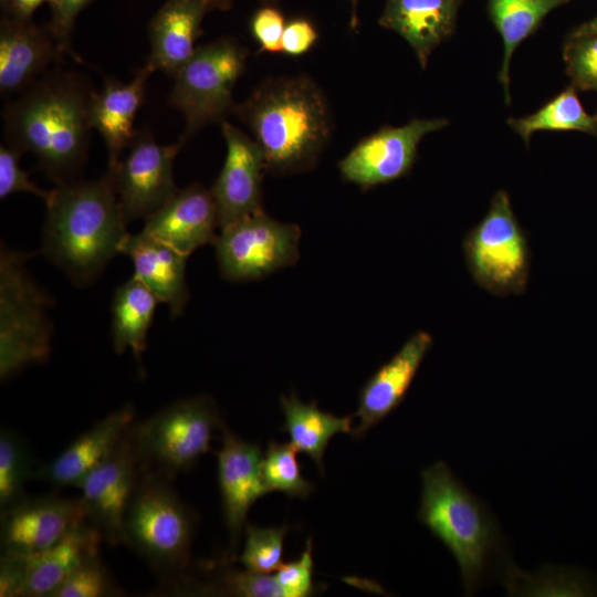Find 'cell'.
Masks as SVG:
<instances>
[{
    "label": "cell",
    "instance_id": "cell-1",
    "mask_svg": "<svg viewBox=\"0 0 597 597\" xmlns=\"http://www.w3.org/2000/svg\"><path fill=\"white\" fill-rule=\"evenodd\" d=\"M93 92L73 71L46 72L3 108L7 145L31 153L56 186L76 180L87 158Z\"/></svg>",
    "mask_w": 597,
    "mask_h": 597
},
{
    "label": "cell",
    "instance_id": "cell-2",
    "mask_svg": "<svg viewBox=\"0 0 597 597\" xmlns=\"http://www.w3.org/2000/svg\"><path fill=\"white\" fill-rule=\"evenodd\" d=\"M44 203L41 253L73 284L88 286L121 253L129 234L113 174L59 185Z\"/></svg>",
    "mask_w": 597,
    "mask_h": 597
},
{
    "label": "cell",
    "instance_id": "cell-3",
    "mask_svg": "<svg viewBox=\"0 0 597 597\" xmlns=\"http://www.w3.org/2000/svg\"><path fill=\"white\" fill-rule=\"evenodd\" d=\"M233 112L260 147L266 170L285 175L315 167L332 132L327 100L310 77H272Z\"/></svg>",
    "mask_w": 597,
    "mask_h": 597
},
{
    "label": "cell",
    "instance_id": "cell-4",
    "mask_svg": "<svg viewBox=\"0 0 597 597\" xmlns=\"http://www.w3.org/2000/svg\"><path fill=\"white\" fill-rule=\"evenodd\" d=\"M418 520L454 557L465 595L481 585L503 536L486 504L476 498L444 461L420 472Z\"/></svg>",
    "mask_w": 597,
    "mask_h": 597
},
{
    "label": "cell",
    "instance_id": "cell-5",
    "mask_svg": "<svg viewBox=\"0 0 597 597\" xmlns=\"http://www.w3.org/2000/svg\"><path fill=\"white\" fill-rule=\"evenodd\" d=\"M171 482L143 468L123 522V543L166 583L178 582L187 568L197 523Z\"/></svg>",
    "mask_w": 597,
    "mask_h": 597
},
{
    "label": "cell",
    "instance_id": "cell-6",
    "mask_svg": "<svg viewBox=\"0 0 597 597\" xmlns=\"http://www.w3.org/2000/svg\"><path fill=\"white\" fill-rule=\"evenodd\" d=\"M29 254L1 245L0 251V379L7 381L51 354L52 298L33 280Z\"/></svg>",
    "mask_w": 597,
    "mask_h": 597
},
{
    "label": "cell",
    "instance_id": "cell-7",
    "mask_svg": "<svg viewBox=\"0 0 597 597\" xmlns=\"http://www.w3.org/2000/svg\"><path fill=\"white\" fill-rule=\"evenodd\" d=\"M247 60V49L235 39L223 36L198 46L175 74L169 104L185 118L182 144L206 125L222 123L233 112V91Z\"/></svg>",
    "mask_w": 597,
    "mask_h": 597
},
{
    "label": "cell",
    "instance_id": "cell-8",
    "mask_svg": "<svg viewBox=\"0 0 597 597\" xmlns=\"http://www.w3.org/2000/svg\"><path fill=\"white\" fill-rule=\"evenodd\" d=\"M462 250L472 279L484 291L509 296L526 290L530 248L504 189L494 193L486 214L464 237Z\"/></svg>",
    "mask_w": 597,
    "mask_h": 597
},
{
    "label": "cell",
    "instance_id": "cell-9",
    "mask_svg": "<svg viewBox=\"0 0 597 597\" xmlns=\"http://www.w3.org/2000/svg\"><path fill=\"white\" fill-rule=\"evenodd\" d=\"M223 421L213 400L200 395L179 399L135 423V439L144 469L170 479L190 470L210 451Z\"/></svg>",
    "mask_w": 597,
    "mask_h": 597
},
{
    "label": "cell",
    "instance_id": "cell-10",
    "mask_svg": "<svg viewBox=\"0 0 597 597\" xmlns=\"http://www.w3.org/2000/svg\"><path fill=\"white\" fill-rule=\"evenodd\" d=\"M301 229L263 210L221 229L214 242L221 276L232 282L262 279L298 259Z\"/></svg>",
    "mask_w": 597,
    "mask_h": 597
},
{
    "label": "cell",
    "instance_id": "cell-11",
    "mask_svg": "<svg viewBox=\"0 0 597 597\" xmlns=\"http://www.w3.org/2000/svg\"><path fill=\"white\" fill-rule=\"evenodd\" d=\"M135 423L115 450L77 488L87 523L112 546L123 543L125 512L143 472Z\"/></svg>",
    "mask_w": 597,
    "mask_h": 597
},
{
    "label": "cell",
    "instance_id": "cell-12",
    "mask_svg": "<svg viewBox=\"0 0 597 597\" xmlns=\"http://www.w3.org/2000/svg\"><path fill=\"white\" fill-rule=\"evenodd\" d=\"M182 143L160 145L147 130L136 133L127 155L121 159L113 174L116 195L129 223L147 218L178 188L174 179V160Z\"/></svg>",
    "mask_w": 597,
    "mask_h": 597
},
{
    "label": "cell",
    "instance_id": "cell-13",
    "mask_svg": "<svg viewBox=\"0 0 597 597\" xmlns=\"http://www.w3.org/2000/svg\"><path fill=\"white\" fill-rule=\"evenodd\" d=\"M448 124L444 118H433L383 127L362 139L338 163L339 171L344 179L364 189L401 178L411 170L421 139Z\"/></svg>",
    "mask_w": 597,
    "mask_h": 597
},
{
    "label": "cell",
    "instance_id": "cell-14",
    "mask_svg": "<svg viewBox=\"0 0 597 597\" xmlns=\"http://www.w3.org/2000/svg\"><path fill=\"white\" fill-rule=\"evenodd\" d=\"M1 514V552L41 553L63 540L85 519L81 498L25 496Z\"/></svg>",
    "mask_w": 597,
    "mask_h": 597
},
{
    "label": "cell",
    "instance_id": "cell-15",
    "mask_svg": "<svg viewBox=\"0 0 597 597\" xmlns=\"http://www.w3.org/2000/svg\"><path fill=\"white\" fill-rule=\"evenodd\" d=\"M221 129L226 158L211 188L220 229L263 210L261 188L266 170L263 154L252 137L227 121L221 123Z\"/></svg>",
    "mask_w": 597,
    "mask_h": 597
},
{
    "label": "cell",
    "instance_id": "cell-16",
    "mask_svg": "<svg viewBox=\"0 0 597 597\" xmlns=\"http://www.w3.org/2000/svg\"><path fill=\"white\" fill-rule=\"evenodd\" d=\"M220 431L222 440L217 452L218 484L233 551L248 523L249 510L270 491L262 475L263 453L260 446L242 440L224 422Z\"/></svg>",
    "mask_w": 597,
    "mask_h": 597
},
{
    "label": "cell",
    "instance_id": "cell-17",
    "mask_svg": "<svg viewBox=\"0 0 597 597\" xmlns=\"http://www.w3.org/2000/svg\"><path fill=\"white\" fill-rule=\"evenodd\" d=\"M66 50L32 20L3 15L0 22V92L18 95L62 60Z\"/></svg>",
    "mask_w": 597,
    "mask_h": 597
},
{
    "label": "cell",
    "instance_id": "cell-18",
    "mask_svg": "<svg viewBox=\"0 0 597 597\" xmlns=\"http://www.w3.org/2000/svg\"><path fill=\"white\" fill-rule=\"evenodd\" d=\"M217 227L218 212L211 190L193 184L178 189L145 218L142 232L189 256L202 245L214 244Z\"/></svg>",
    "mask_w": 597,
    "mask_h": 597
},
{
    "label": "cell",
    "instance_id": "cell-19",
    "mask_svg": "<svg viewBox=\"0 0 597 597\" xmlns=\"http://www.w3.org/2000/svg\"><path fill=\"white\" fill-rule=\"evenodd\" d=\"M433 338L426 331L413 333L400 349L367 380L359 392L355 417L359 418L350 436L363 437L404 401Z\"/></svg>",
    "mask_w": 597,
    "mask_h": 597
},
{
    "label": "cell",
    "instance_id": "cell-20",
    "mask_svg": "<svg viewBox=\"0 0 597 597\" xmlns=\"http://www.w3.org/2000/svg\"><path fill=\"white\" fill-rule=\"evenodd\" d=\"M134 406L127 404L95 422L51 462L34 470L33 478L55 488H78L83 479L117 447L135 422Z\"/></svg>",
    "mask_w": 597,
    "mask_h": 597
},
{
    "label": "cell",
    "instance_id": "cell-21",
    "mask_svg": "<svg viewBox=\"0 0 597 597\" xmlns=\"http://www.w3.org/2000/svg\"><path fill=\"white\" fill-rule=\"evenodd\" d=\"M154 70L146 63L134 77L123 83L108 78L100 92H93L88 115L91 127L103 137L108 153V170L121 161L124 149L133 142L135 116L144 101L146 84Z\"/></svg>",
    "mask_w": 597,
    "mask_h": 597
},
{
    "label": "cell",
    "instance_id": "cell-22",
    "mask_svg": "<svg viewBox=\"0 0 597 597\" xmlns=\"http://www.w3.org/2000/svg\"><path fill=\"white\" fill-rule=\"evenodd\" d=\"M208 11L202 0H166L149 21L147 64L174 77L196 51L195 43Z\"/></svg>",
    "mask_w": 597,
    "mask_h": 597
},
{
    "label": "cell",
    "instance_id": "cell-23",
    "mask_svg": "<svg viewBox=\"0 0 597 597\" xmlns=\"http://www.w3.org/2000/svg\"><path fill=\"white\" fill-rule=\"evenodd\" d=\"M121 253L130 259L133 275L142 281L160 303L168 305L170 315L180 316L189 300L186 280L188 256L142 231L127 235Z\"/></svg>",
    "mask_w": 597,
    "mask_h": 597
},
{
    "label": "cell",
    "instance_id": "cell-24",
    "mask_svg": "<svg viewBox=\"0 0 597 597\" xmlns=\"http://www.w3.org/2000/svg\"><path fill=\"white\" fill-rule=\"evenodd\" d=\"M460 0H386L378 23L402 36L422 67L452 34Z\"/></svg>",
    "mask_w": 597,
    "mask_h": 597
},
{
    "label": "cell",
    "instance_id": "cell-25",
    "mask_svg": "<svg viewBox=\"0 0 597 597\" xmlns=\"http://www.w3.org/2000/svg\"><path fill=\"white\" fill-rule=\"evenodd\" d=\"M102 541L98 531L84 521L52 547L29 555L21 597H53L75 568L98 552Z\"/></svg>",
    "mask_w": 597,
    "mask_h": 597
},
{
    "label": "cell",
    "instance_id": "cell-26",
    "mask_svg": "<svg viewBox=\"0 0 597 597\" xmlns=\"http://www.w3.org/2000/svg\"><path fill=\"white\" fill-rule=\"evenodd\" d=\"M159 303L157 296L134 275L115 290L111 305V338L116 354L130 349L140 364Z\"/></svg>",
    "mask_w": 597,
    "mask_h": 597
},
{
    "label": "cell",
    "instance_id": "cell-27",
    "mask_svg": "<svg viewBox=\"0 0 597 597\" xmlns=\"http://www.w3.org/2000/svg\"><path fill=\"white\" fill-rule=\"evenodd\" d=\"M284 413L282 431L290 436L298 452L310 457L324 471L323 457L329 440L337 433L352 432L355 416L337 417L318 408L313 400L304 404L292 394L280 398Z\"/></svg>",
    "mask_w": 597,
    "mask_h": 597
},
{
    "label": "cell",
    "instance_id": "cell-28",
    "mask_svg": "<svg viewBox=\"0 0 597 597\" xmlns=\"http://www.w3.org/2000/svg\"><path fill=\"white\" fill-rule=\"evenodd\" d=\"M562 4L557 0H489L491 19L504 44L499 80L510 104V62L517 45L532 34L545 15Z\"/></svg>",
    "mask_w": 597,
    "mask_h": 597
},
{
    "label": "cell",
    "instance_id": "cell-29",
    "mask_svg": "<svg viewBox=\"0 0 597 597\" xmlns=\"http://www.w3.org/2000/svg\"><path fill=\"white\" fill-rule=\"evenodd\" d=\"M509 125L526 145L540 130H578L597 136V114H588L573 86L563 91L537 112L521 118H510Z\"/></svg>",
    "mask_w": 597,
    "mask_h": 597
},
{
    "label": "cell",
    "instance_id": "cell-30",
    "mask_svg": "<svg viewBox=\"0 0 597 597\" xmlns=\"http://www.w3.org/2000/svg\"><path fill=\"white\" fill-rule=\"evenodd\" d=\"M34 470L27 444L13 431L2 429L0 433V513L27 496L24 486L27 481L33 478Z\"/></svg>",
    "mask_w": 597,
    "mask_h": 597
},
{
    "label": "cell",
    "instance_id": "cell-31",
    "mask_svg": "<svg viewBox=\"0 0 597 597\" xmlns=\"http://www.w3.org/2000/svg\"><path fill=\"white\" fill-rule=\"evenodd\" d=\"M296 452L291 442H269L262 460V475L270 492L298 499H306L313 492L314 485L303 476Z\"/></svg>",
    "mask_w": 597,
    "mask_h": 597
},
{
    "label": "cell",
    "instance_id": "cell-32",
    "mask_svg": "<svg viewBox=\"0 0 597 597\" xmlns=\"http://www.w3.org/2000/svg\"><path fill=\"white\" fill-rule=\"evenodd\" d=\"M287 525L281 527H256L247 523L245 543L239 562L248 569L270 574L283 565V543Z\"/></svg>",
    "mask_w": 597,
    "mask_h": 597
},
{
    "label": "cell",
    "instance_id": "cell-33",
    "mask_svg": "<svg viewBox=\"0 0 597 597\" xmlns=\"http://www.w3.org/2000/svg\"><path fill=\"white\" fill-rule=\"evenodd\" d=\"M122 595L98 552L87 557L54 593L53 597H105Z\"/></svg>",
    "mask_w": 597,
    "mask_h": 597
},
{
    "label": "cell",
    "instance_id": "cell-34",
    "mask_svg": "<svg viewBox=\"0 0 597 597\" xmlns=\"http://www.w3.org/2000/svg\"><path fill=\"white\" fill-rule=\"evenodd\" d=\"M564 61L574 88L594 90L597 85V35L569 36L564 45Z\"/></svg>",
    "mask_w": 597,
    "mask_h": 597
},
{
    "label": "cell",
    "instance_id": "cell-35",
    "mask_svg": "<svg viewBox=\"0 0 597 597\" xmlns=\"http://www.w3.org/2000/svg\"><path fill=\"white\" fill-rule=\"evenodd\" d=\"M208 591L223 593L238 597H285L275 576L245 568H229L220 573L219 578Z\"/></svg>",
    "mask_w": 597,
    "mask_h": 597
},
{
    "label": "cell",
    "instance_id": "cell-36",
    "mask_svg": "<svg viewBox=\"0 0 597 597\" xmlns=\"http://www.w3.org/2000/svg\"><path fill=\"white\" fill-rule=\"evenodd\" d=\"M22 153L9 145L0 147V198L17 192H28L41 198L44 202L51 197L52 190H45L36 186L29 172L20 166Z\"/></svg>",
    "mask_w": 597,
    "mask_h": 597
},
{
    "label": "cell",
    "instance_id": "cell-37",
    "mask_svg": "<svg viewBox=\"0 0 597 597\" xmlns=\"http://www.w3.org/2000/svg\"><path fill=\"white\" fill-rule=\"evenodd\" d=\"M312 548L313 543L308 538L300 558L286 564L283 563L276 570L274 576L285 597H308L314 594Z\"/></svg>",
    "mask_w": 597,
    "mask_h": 597
},
{
    "label": "cell",
    "instance_id": "cell-38",
    "mask_svg": "<svg viewBox=\"0 0 597 597\" xmlns=\"http://www.w3.org/2000/svg\"><path fill=\"white\" fill-rule=\"evenodd\" d=\"M285 24L282 12L270 4L263 6L254 12L250 29L261 51L282 52V35Z\"/></svg>",
    "mask_w": 597,
    "mask_h": 597
},
{
    "label": "cell",
    "instance_id": "cell-39",
    "mask_svg": "<svg viewBox=\"0 0 597 597\" xmlns=\"http://www.w3.org/2000/svg\"><path fill=\"white\" fill-rule=\"evenodd\" d=\"M93 0H49L51 22L49 30L61 45L71 52V34L78 13Z\"/></svg>",
    "mask_w": 597,
    "mask_h": 597
},
{
    "label": "cell",
    "instance_id": "cell-40",
    "mask_svg": "<svg viewBox=\"0 0 597 597\" xmlns=\"http://www.w3.org/2000/svg\"><path fill=\"white\" fill-rule=\"evenodd\" d=\"M29 569V555L1 552L0 597H21Z\"/></svg>",
    "mask_w": 597,
    "mask_h": 597
},
{
    "label": "cell",
    "instance_id": "cell-41",
    "mask_svg": "<svg viewBox=\"0 0 597 597\" xmlns=\"http://www.w3.org/2000/svg\"><path fill=\"white\" fill-rule=\"evenodd\" d=\"M317 30L314 24L296 18L285 24L282 35V52L297 56L307 52L317 40Z\"/></svg>",
    "mask_w": 597,
    "mask_h": 597
},
{
    "label": "cell",
    "instance_id": "cell-42",
    "mask_svg": "<svg viewBox=\"0 0 597 597\" xmlns=\"http://www.w3.org/2000/svg\"><path fill=\"white\" fill-rule=\"evenodd\" d=\"M49 0H10L9 8L3 15L19 20H32L35 10Z\"/></svg>",
    "mask_w": 597,
    "mask_h": 597
},
{
    "label": "cell",
    "instance_id": "cell-43",
    "mask_svg": "<svg viewBox=\"0 0 597 597\" xmlns=\"http://www.w3.org/2000/svg\"><path fill=\"white\" fill-rule=\"evenodd\" d=\"M578 35H597V15L590 21L580 24L570 33V36Z\"/></svg>",
    "mask_w": 597,
    "mask_h": 597
},
{
    "label": "cell",
    "instance_id": "cell-44",
    "mask_svg": "<svg viewBox=\"0 0 597 597\" xmlns=\"http://www.w3.org/2000/svg\"><path fill=\"white\" fill-rule=\"evenodd\" d=\"M210 10H228L232 6V0H202Z\"/></svg>",
    "mask_w": 597,
    "mask_h": 597
},
{
    "label": "cell",
    "instance_id": "cell-45",
    "mask_svg": "<svg viewBox=\"0 0 597 597\" xmlns=\"http://www.w3.org/2000/svg\"><path fill=\"white\" fill-rule=\"evenodd\" d=\"M10 0H0V7L2 10V13L4 14L9 8Z\"/></svg>",
    "mask_w": 597,
    "mask_h": 597
},
{
    "label": "cell",
    "instance_id": "cell-46",
    "mask_svg": "<svg viewBox=\"0 0 597 597\" xmlns=\"http://www.w3.org/2000/svg\"><path fill=\"white\" fill-rule=\"evenodd\" d=\"M263 2H266V3H272V2H275L277 0H262Z\"/></svg>",
    "mask_w": 597,
    "mask_h": 597
},
{
    "label": "cell",
    "instance_id": "cell-47",
    "mask_svg": "<svg viewBox=\"0 0 597 597\" xmlns=\"http://www.w3.org/2000/svg\"><path fill=\"white\" fill-rule=\"evenodd\" d=\"M557 1H561L562 3L566 2L567 0H557Z\"/></svg>",
    "mask_w": 597,
    "mask_h": 597
},
{
    "label": "cell",
    "instance_id": "cell-48",
    "mask_svg": "<svg viewBox=\"0 0 597 597\" xmlns=\"http://www.w3.org/2000/svg\"><path fill=\"white\" fill-rule=\"evenodd\" d=\"M594 90L597 91V85H596V87Z\"/></svg>",
    "mask_w": 597,
    "mask_h": 597
}]
</instances>
